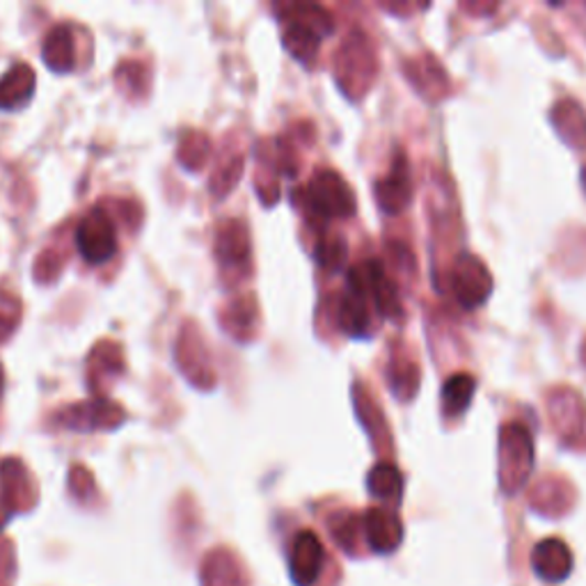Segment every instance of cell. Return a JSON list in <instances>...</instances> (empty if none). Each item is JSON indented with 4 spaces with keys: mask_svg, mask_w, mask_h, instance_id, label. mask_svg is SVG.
Instances as JSON below:
<instances>
[{
    "mask_svg": "<svg viewBox=\"0 0 586 586\" xmlns=\"http://www.w3.org/2000/svg\"><path fill=\"white\" fill-rule=\"evenodd\" d=\"M302 206L317 221H344L355 213V195L337 172L321 170L302 189Z\"/></svg>",
    "mask_w": 586,
    "mask_h": 586,
    "instance_id": "1",
    "label": "cell"
},
{
    "mask_svg": "<svg viewBox=\"0 0 586 586\" xmlns=\"http://www.w3.org/2000/svg\"><path fill=\"white\" fill-rule=\"evenodd\" d=\"M534 470V440L530 428L511 422L500 430V483L507 496L528 483Z\"/></svg>",
    "mask_w": 586,
    "mask_h": 586,
    "instance_id": "2",
    "label": "cell"
},
{
    "mask_svg": "<svg viewBox=\"0 0 586 586\" xmlns=\"http://www.w3.org/2000/svg\"><path fill=\"white\" fill-rule=\"evenodd\" d=\"M334 72H337V83L342 85V89L351 99L362 97L369 89V85L374 83L376 76V55L372 49V42L366 40L364 33H351L342 49L337 51L334 57Z\"/></svg>",
    "mask_w": 586,
    "mask_h": 586,
    "instance_id": "3",
    "label": "cell"
},
{
    "mask_svg": "<svg viewBox=\"0 0 586 586\" xmlns=\"http://www.w3.org/2000/svg\"><path fill=\"white\" fill-rule=\"evenodd\" d=\"M76 248L89 264H106L117 253L115 223L106 209H92L76 227Z\"/></svg>",
    "mask_w": 586,
    "mask_h": 586,
    "instance_id": "4",
    "label": "cell"
},
{
    "mask_svg": "<svg viewBox=\"0 0 586 586\" xmlns=\"http://www.w3.org/2000/svg\"><path fill=\"white\" fill-rule=\"evenodd\" d=\"M449 285L462 310H477L492 291V277L479 257L462 255L451 266Z\"/></svg>",
    "mask_w": 586,
    "mask_h": 586,
    "instance_id": "5",
    "label": "cell"
},
{
    "mask_svg": "<svg viewBox=\"0 0 586 586\" xmlns=\"http://www.w3.org/2000/svg\"><path fill=\"white\" fill-rule=\"evenodd\" d=\"M326 566V547L321 539L302 530L289 545V575L296 586H315Z\"/></svg>",
    "mask_w": 586,
    "mask_h": 586,
    "instance_id": "6",
    "label": "cell"
},
{
    "mask_svg": "<svg viewBox=\"0 0 586 586\" xmlns=\"http://www.w3.org/2000/svg\"><path fill=\"white\" fill-rule=\"evenodd\" d=\"M177 364L181 369V374L187 376L193 385L204 387V390L213 387L215 374L211 369L209 351L204 347V339L200 337V332L193 323H189L187 330H181V334H179Z\"/></svg>",
    "mask_w": 586,
    "mask_h": 586,
    "instance_id": "7",
    "label": "cell"
},
{
    "mask_svg": "<svg viewBox=\"0 0 586 586\" xmlns=\"http://www.w3.org/2000/svg\"><path fill=\"white\" fill-rule=\"evenodd\" d=\"M0 504L8 513L30 511L38 502V490L21 460L6 458L0 462Z\"/></svg>",
    "mask_w": 586,
    "mask_h": 586,
    "instance_id": "8",
    "label": "cell"
},
{
    "mask_svg": "<svg viewBox=\"0 0 586 586\" xmlns=\"http://www.w3.org/2000/svg\"><path fill=\"white\" fill-rule=\"evenodd\" d=\"M125 422V411L115 406L113 401H106L104 396H97L85 404L72 406L57 415V424L67 426L74 430H102V428H115Z\"/></svg>",
    "mask_w": 586,
    "mask_h": 586,
    "instance_id": "9",
    "label": "cell"
},
{
    "mask_svg": "<svg viewBox=\"0 0 586 586\" xmlns=\"http://www.w3.org/2000/svg\"><path fill=\"white\" fill-rule=\"evenodd\" d=\"M360 522H362L364 541L379 554L394 552L401 545V541H404V524H401V518L390 509L383 507L366 509Z\"/></svg>",
    "mask_w": 586,
    "mask_h": 586,
    "instance_id": "10",
    "label": "cell"
},
{
    "mask_svg": "<svg viewBox=\"0 0 586 586\" xmlns=\"http://www.w3.org/2000/svg\"><path fill=\"white\" fill-rule=\"evenodd\" d=\"M251 232L241 221H227L215 234V257L230 273H245L251 264Z\"/></svg>",
    "mask_w": 586,
    "mask_h": 586,
    "instance_id": "11",
    "label": "cell"
},
{
    "mask_svg": "<svg viewBox=\"0 0 586 586\" xmlns=\"http://www.w3.org/2000/svg\"><path fill=\"white\" fill-rule=\"evenodd\" d=\"M374 195L385 213H401L408 206L413 198V179L404 153H398L396 161L392 163V170L376 181Z\"/></svg>",
    "mask_w": 586,
    "mask_h": 586,
    "instance_id": "12",
    "label": "cell"
},
{
    "mask_svg": "<svg viewBox=\"0 0 586 586\" xmlns=\"http://www.w3.org/2000/svg\"><path fill=\"white\" fill-rule=\"evenodd\" d=\"M573 552L562 539H545L532 550V568L545 582H564L573 573Z\"/></svg>",
    "mask_w": 586,
    "mask_h": 586,
    "instance_id": "13",
    "label": "cell"
},
{
    "mask_svg": "<svg viewBox=\"0 0 586 586\" xmlns=\"http://www.w3.org/2000/svg\"><path fill=\"white\" fill-rule=\"evenodd\" d=\"M550 415L554 428H557L566 440H586V411L582 406V398L575 392H554L550 398Z\"/></svg>",
    "mask_w": 586,
    "mask_h": 586,
    "instance_id": "14",
    "label": "cell"
},
{
    "mask_svg": "<svg viewBox=\"0 0 586 586\" xmlns=\"http://www.w3.org/2000/svg\"><path fill=\"white\" fill-rule=\"evenodd\" d=\"M406 76L419 89V95H424L426 99L440 102L443 97H447L449 78L445 70L438 65L436 57L426 55L419 60H411V63L406 65Z\"/></svg>",
    "mask_w": 586,
    "mask_h": 586,
    "instance_id": "15",
    "label": "cell"
},
{
    "mask_svg": "<svg viewBox=\"0 0 586 586\" xmlns=\"http://www.w3.org/2000/svg\"><path fill=\"white\" fill-rule=\"evenodd\" d=\"M121 372H125V358H121V349L117 344L99 342L92 349L87 360V381L97 396H102V387Z\"/></svg>",
    "mask_w": 586,
    "mask_h": 586,
    "instance_id": "16",
    "label": "cell"
},
{
    "mask_svg": "<svg viewBox=\"0 0 586 586\" xmlns=\"http://www.w3.org/2000/svg\"><path fill=\"white\" fill-rule=\"evenodd\" d=\"M202 586H251L238 560L225 547L206 554L202 564Z\"/></svg>",
    "mask_w": 586,
    "mask_h": 586,
    "instance_id": "17",
    "label": "cell"
},
{
    "mask_svg": "<svg viewBox=\"0 0 586 586\" xmlns=\"http://www.w3.org/2000/svg\"><path fill=\"white\" fill-rule=\"evenodd\" d=\"M42 57L49 70L55 74H67L76 65V44L74 30L70 25H55L49 30V35L42 44Z\"/></svg>",
    "mask_w": 586,
    "mask_h": 586,
    "instance_id": "18",
    "label": "cell"
},
{
    "mask_svg": "<svg viewBox=\"0 0 586 586\" xmlns=\"http://www.w3.org/2000/svg\"><path fill=\"white\" fill-rule=\"evenodd\" d=\"M38 76L33 67L19 63L0 78V110H14L33 99Z\"/></svg>",
    "mask_w": 586,
    "mask_h": 586,
    "instance_id": "19",
    "label": "cell"
},
{
    "mask_svg": "<svg viewBox=\"0 0 586 586\" xmlns=\"http://www.w3.org/2000/svg\"><path fill=\"white\" fill-rule=\"evenodd\" d=\"M337 328L349 337H366L372 328V312H369V302L355 294H342L334 307Z\"/></svg>",
    "mask_w": 586,
    "mask_h": 586,
    "instance_id": "20",
    "label": "cell"
},
{
    "mask_svg": "<svg viewBox=\"0 0 586 586\" xmlns=\"http://www.w3.org/2000/svg\"><path fill=\"white\" fill-rule=\"evenodd\" d=\"M552 125L566 145L586 149V113L573 99H564L552 108Z\"/></svg>",
    "mask_w": 586,
    "mask_h": 586,
    "instance_id": "21",
    "label": "cell"
},
{
    "mask_svg": "<svg viewBox=\"0 0 586 586\" xmlns=\"http://www.w3.org/2000/svg\"><path fill=\"white\" fill-rule=\"evenodd\" d=\"M280 14H283V21L310 28L312 33H317L319 38H328L334 30L332 14L323 6H317V3H289L280 10Z\"/></svg>",
    "mask_w": 586,
    "mask_h": 586,
    "instance_id": "22",
    "label": "cell"
},
{
    "mask_svg": "<svg viewBox=\"0 0 586 586\" xmlns=\"http://www.w3.org/2000/svg\"><path fill=\"white\" fill-rule=\"evenodd\" d=\"M477 379L472 374H454L443 387V411L447 417H460L472 404Z\"/></svg>",
    "mask_w": 586,
    "mask_h": 586,
    "instance_id": "23",
    "label": "cell"
},
{
    "mask_svg": "<svg viewBox=\"0 0 586 586\" xmlns=\"http://www.w3.org/2000/svg\"><path fill=\"white\" fill-rule=\"evenodd\" d=\"M366 488L376 500L398 502L401 492H404V477L392 462H379L366 475Z\"/></svg>",
    "mask_w": 586,
    "mask_h": 586,
    "instance_id": "24",
    "label": "cell"
},
{
    "mask_svg": "<svg viewBox=\"0 0 586 586\" xmlns=\"http://www.w3.org/2000/svg\"><path fill=\"white\" fill-rule=\"evenodd\" d=\"M223 323L227 328L230 334H234L241 342L245 339H251L255 334V326H257V302L255 298L245 296V298H236L230 302V307L223 315Z\"/></svg>",
    "mask_w": 586,
    "mask_h": 586,
    "instance_id": "25",
    "label": "cell"
},
{
    "mask_svg": "<svg viewBox=\"0 0 586 586\" xmlns=\"http://www.w3.org/2000/svg\"><path fill=\"white\" fill-rule=\"evenodd\" d=\"M285 46L298 60V63L312 65L317 53H319V46H321V38L317 33H312L310 28L298 25V23H287Z\"/></svg>",
    "mask_w": 586,
    "mask_h": 586,
    "instance_id": "26",
    "label": "cell"
},
{
    "mask_svg": "<svg viewBox=\"0 0 586 586\" xmlns=\"http://www.w3.org/2000/svg\"><path fill=\"white\" fill-rule=\"evenodd\" d=\"M328 528L339 547L349 554H358L360 536H362V522L358 515H353L351 511L334 513L328 522Z\"/></svg>",
    "mask_w": 586,
    "mask_h": 586,
    "instance_id": "27",
    "label": "cell"
},
{
    "mask_svg": "<svg viewBox=\"0 0 586 586\" xmlns=\"http://www.w3.org/2000/svg\"><path fill=\"white\" fill-rule=\"evenodd\" d=\"M387 379H390V387L398 398H411L417 392L419 385V369L415 362L411 360H401L394 358L387 366Z\"/></svg>",
    "mask_w": 586,
    "mask_h": 586,
    "instance_id": "28",
    "label": "cell"
},
{
    "mask_svg": "<svg viewBox=\"0 0 586 586\" xmlns=\"http://www.w3.org/2000/svg\"><path fill=\"white\" fill-rule=\"evenodd\" d=\"M211 157V140L209 136L200 134V131H191L183 136L181 145H179V151H177V159L179 163L191 170V172H198L204 168V163L209 161Z\"/></svg>",
    "mask_w": 586,
    "mask_h": 586,
    "instance_id": "29",
    "label": "cell"
},
{
    "mask_svg": "<svg viewBox=\"0 0 586 586\" xmlns=\"http://www.w3.org/2000/svg\"><path fill=\"white\" fill-rule=\"evenodd\" d=\"M562 486L560 481H545L539 483L532 496V507L545 515H562L571 509L573 500H562Z\"/></svg>",
    "mask_w": 586,
    "mask_h": 586,
    "instance_id": "30",
    "label": "cell"
},
{
    "mask_svg": "<svg viewBox=\"0 0 586 586\" xmlns=\"http://www.w3.org/2000/svg\"><path fill=\"white\" fill-rule=\"evenodd\" d=\"M243 174V157L241 153H230V157H225L219 168H215L213 177H211V191L213 195H227L230 191H234L236 181L241 179Z\"/></svg>",
    "mask_w": 586,
    "mask_h": 586,
    "instance_id": "31",
    "label": "cell"
},
{
    "mask_svg": "<svg viewBox=\"0 0 586 586\" xmlns=\"http://www.w3.org/2000/svg\"><path fill=\"white\" fill-rule=\"evenodd\" d=\"M319 266L328 273H334L347 264L349 257V245L342 236H326L319 241L317 253H315Z\"/></svg>",
    "mask_w": 586,
    "mask_h": 586,
    "instance_id": "32",
    "label": "cell"
},
{
    "mask_svg": "<svg viewBox=\"0 0 586 586\" xmlns=\"http://www.w3.org/2000/svg\"><path fill=\"white\" fill-rule=\"evenodd\" d=\"M21 321V302L17 296L0 291V339H6Z\"/></svg>",
    "mask_w": 586,
    "mask_h": 586,
    "instance_id": "33",
    "label": "cell"
},
{
    "mask_svg": "<svg viewBox=\"0 0 586 586\" xmlns=\"http://www.w3.org/2000/svg\"><path fill=\"white\" fill-rule=\"evenodd\" d=\"M60 266H63V257L53 251H46L35 262V277L40 283H51L53 277H57Z\"/></svg>",
    "mask_w": 586,
    "mask_h": 586,
    "instance_id": "34",
    "label": "cell"
},
{
    "mask_svg": "<svg viewBox=\"0 0 586 586\" xmlns=\"http://www.w3.org/2000/svg\"><path fill=\"white\" fill-rule=\"evenodd\" d=\"M14 547L10 541H0V586H12L14 582Z\"/></svg>",
    "mask_w": 586,
    "mask_h": 586,
    "instance_id": "35",
    "label": "cell"
},
{
    "mask_svg": "<svg viewBox=\"0 0 586 586\" xmlns=\"http://www.w3.org/2000/svg\"><path fill=\"white\" fill-rule=\"evenodd\" d=\"M70 486H72V492H74V496L81 498V500L89 498V496H92V490H95V481H92L89 472H87L85 468H81V466L72 468Z\"/></svg>",
    "mask_w": 586,
    "mask_h": 586,
    "instance_id": "36",
    "label": "cell"
},
{
    "mask_svg": "<svg viewBox=\"0 0 586 586\" xmlns=\"http://www.w3.org/2000/svg\"><path fill=\"white\" fill-rule=\"evenodd\" d=\"M6 522H8V511H6L3 504H0V530L6 528Z\"/></svg>",
    "mask_w": 586,
    "mask_h": 586,
    "instance_id": "37",
    "label": "cell"
},
{
    "mask_svg": "<svg viewBox=\"0 0 586 586\" xmlns=\"http://www.w3.org/2000/svg\"><path fill=\"white\" fill-rule=\"evenodd\" d=\"M582 189H584V193H586V166H584V170H582Z\"/></svg>",
    "mask_w": 586,
    "mask_h": 586,
    "instance_id": "38",
    "label": "cell"
},
{
    "mask_svg": "<svg viewBox=\"0 0 586 586\" xmlns=\"http://www.w3.org/2000/svg\"><path fill=\"white\" fill-rule=\"evenodd\" d=\"M3 381H6V376H3V366H0V394H3Z\"/></svg>",
    "mask_w": 586,
    "mask_h": 586,
    "instance_id": "39",
    "label": "cell"
},
{
    "mask_svg": "<svg viewBox=\"0 0 586 586\" xmlns=\"http://www.w3.org/2000/svg\"><path fill=\"white\" fill-rule=\"evenodd\" d=\"M582 358H584V362H586V344H584V349H582Z\"/></svg>",
    "mask_w": 586,
    "mask_h": 586,
    "instance_id": "40",
    "label": "cell"
}]
</instances>
